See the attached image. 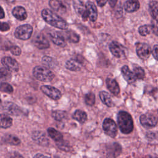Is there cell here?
Masks as SVG:
<instances>
[{"instance_id":"24","label":"cell","mask_w":158,"mask_h":158,"mask_svg":"<svg viewBox=\"0 0 158 158\" xmlns=\"http://www.w3.org/2000/svg\"><path fill=\"white\" fill-rule=\"evenodd\" d=\"M49 4L51 9L57 12H61L62 10L64 11L65 9L64 4L60 0H49Z\"/></svg>"},{"instance_id":"35","label":"cell","mask_w":158,"mask_h":158,"mask_svg":"<svg viewBox=\"0 0 158 158\" xmlns=\"http://www.w3.org/2000/svg\"><path fill=\"white\" fill-rule=\"evenodd\" d=\"M85 103L90 106H92L95 103V96L92 93H89L85 96Z\"/></svg>"},{"instance_id":"29","label":"cell","mask_w":158,"mask_h":158,"mask_svg":"<svg viewBox=\"0 0 158 158\" xmlns=\"http://www.w3.org/2000/svg\"><path fill=\"white\" fill-rule=\"evenodd\" d=\"M138 32L140 35L146 36L152 32V28L151 25H143L139 27Z\"/></svg>"},{"instance_id":"8","label":"cell","mask_w":158,"mask_h":158,"mask_svg":"<svg viewBox=\"0 0 158 158\" xmlns=\"http://www.w3.org/2000/svg\"><path fill=\"white\" fill-rule=\"evenodd\" d=\"M141 124L145 128L154 127L158 122L157 118L152 114H145L140 116L139 118Z\"/></svg>"},{"instance_id":"38","label":"cell","mask_w":158,"mask_h":158,"mask_svg":"<svg viewBox=\"0 0 158 158\" xmlns=\"http://www.w3.org/2000/svg\"><path fill=\"white\" fill-rule=\"evenodd\" d=\"M10 51L13 55L19 56L21 54V49L17 46H12L10 48Z\"/></svg>"},{"instance_id":"23","label":"cell","mask_w":158,"mask_h":158,"mask_svg":"<svg viewBox=\"0 0 158 158\" xmlns=\"http://www.w3.org/2000/svg\"><path fill=\"white\" fill-rule=\"evenodd\" d=\"M99 97L102 103H104L107 107H111L114 106V103L112 102V100L110 94L106 91H101L99 93Z\"/></svg>"},{"instance_id":"5","label":"cell","mask_w":158,"mask_h":158,"mask_svg":"<svg viewBox=\"0 0 158 158\" xmlns=\"http://www.w3.org/2000/svg\"><path fill=\"white\" fill-rule=\"evenodd\" d=\"M102 128L106 134L111 138H115L117 134V127L115 122L111 118H107L104 120Z\"/></svg>"},{"instance_id":"7","label":"cell","mask_w":158,"mask_h":158,"mask_svg":"<svg viewBox=\"0 0 158 158\" xmlns=\"http://www.w3.org/2000/svg\"><path fill=\"white\" fill-rule=\"evenodd\" d=\"M1 109L6 113L13 115H20L22 112L20 108L17 104L9 101L3 102L1 104Z\"/></svg>"},{"instance_id":"43","label":"cell","mask_w":158,"mask_h":158,"mask_svg":"<svg viewBox=\"0 0 158 158\" xmlns=\"http://www.w3.org/2000/svg\"><path fill=\"white\" fill-rule=\"evenodd\" d=\"M108 1H109V4L111 7H115L117 2V0H108Z\"/></svg>"},{"instance_id":"46","label":"cell","mask_w":158,"mask_h":158,"mask_svg":"<svg viewBox=\"0 0 158 158\" xmlns=\"http://www.w3.org/2000/svg\"><path fill=\"white\" fill-rule=\"evenodd\" d=\"M144 158H157V157H152V156H146V157Z\"/></svg>"},{"instance_id":"45","label":"cell","mask_w":158,"mask_h":158,"mask_svg":"<svg viewBox=\"0 0 158 158\" xmlns=\"http://www.w3.org/2000/svg\"><path fill=\"white\" fill-rule=\"evenodd\" d=\"M4 10H3V9L1 7V19L4 18Z\"/></svg>"},{"instance_id":"34","label":"cell","mask_w":158,"mask_h":158,"mask_svg":"<svg viewBox=\"0 0 158 158\" xmlns=\"http://www.w3.org/2000/svg\"><path fill=\"white\" fill-rule=\"evenodd\" d=\"M57 147L64 151H70V146L69 143L66 140H61L57 142Z\"/></svg>"},{"instance_id":"44","label":"cell","mask_w":158,"mask_h":158,"mask_svg":"<svg viewBox=\"0 0 158 158\" xmlns=\"http://www.w3.org/2000/svg\"><path fill=\"white\" fill-rule=\"evenodd\" d=\"M33 158H50V157H48V156H44L41 154H37Z\"/></svg>"},{"instance_id":"30","label":"cell","mask_w":158,"mask_h":158,"mask_svg":"<svg viewBox=\"0 0 158 158\" xmlns=\"http://www.w3.org/2000/svg\"><path fill=\"white\" fill-rule=\"evenodd\" d=\"M65 35L69 41L72 43H78L80 40V36L74 31L69 30L65 32Z\"/></svg>"},{"instance_id":"33","label":"cell","mask_w":158,"mask_h":158,"mask_svg":"<svg viewBox=\"0 0 158 158\" xmlns=\"http://www.w3.org/2000/svg\"><path fill=\"white\" fill-rule=\"evenodd\" d=\"M133 72L137 79H143L145 76V72L143 69L138 65L133 67Z\"/></svg>"},{"instance_id":"31","label":"cell","mask_w":158,"mask_h":158,"mask_svg":"<svg viewBox=\"0 0 158 158\" xmlns=\"http://www.w3.org/2000/svg\"><path fill=\"white\" fill-rule=\"evenodd\" d=\"M43 63L46 66L53 68L57 65V62L52 57L49 56H44L42 59Z\"/></svg>"},{"instance_id":"14","label":"cell","mask_w":158,"mask_h":158,"mask_svg":"<svg viewBox=\"0 0 158 158\" xmlns=\"http://www.w3.org/2000/svg\"><path fill=\"white\" fill-rule=\"evenodd\" d=\"M88 18L91 22H95L98 18V10L95 4L91 1H87L86 3Z\"/></svg>"},{"instance_id":"10","label":"cell","mask_w":158,"mask_h":158,"mask_svg":"<svg viewBox=\"0 0 158 158\" xmlns=\"http://www.w3.org/2000/svg\"><path fill=\"white\" fill-rule=\"evenodd\" d=\"M73 8L78 16L83 19L86 20L88 18L86 5L84 4L81 0H73Z\"/></svg>"},{"instance_id":"18","label":"cell","mask_w":158,"mask_h":158,"mask_svg":"<svg viewBox=\"0 0 158 158\" xmlns=\"http://www.w3.org/2000/svg\"><path fill=\"white\" fill-rule=\"evenodd\" d=\"M32 138L36 143L40 145L47 146L49 144V141L47 137L46 136V135L41 131H36L33 132L32 135Z\"/></svg>"},{"instance_id":"39","label":"cell","mask_w":158,"mask_h":158,"mask_svg":"<svg viewBox=\"0 0 158 158\" xmlns=\"http://www.w3.org/2000/svg\"><path fill=\"white\" fill-rule=\"evenodd\" d=\"M152 54L154 57L158 61V44H155L152 50Z\"/></svg>"},{"instance_id":"37","label":"cell","mask_w":158,"mask_h":158,"mask_svg":"<svg viewBox=\"0 0 158 158\" xmlns=\"http://www.w3.org/2000/svg\"><path fill=\"white\" fill-rule=\"evenodd\" d=\"M9 71L10 70H9L8 69H7L6 68L2 67L1 69V80H9L10 78L11 74Z\"/></svg>"},{"instance_id":"27","label":"cell","mask_w":158,"mask_h":158,"mask_svg":"<svg viewBox=\"0 0 158 158\" xmlns=\"http://www.w3.org/2000/svg\"><path fill=\"white\" fill-rule=\"evenodd\" d=\"M2 141L4 143L13 144V145H19L20 143V139L15 136L12 135H6L2 137Z\"/></svg>"},{"instance_id":"13","label":"cell","mask_w":158,"mask_h":158,"mask_svg":"<svg viewBox=\"0 0 158 158\" xmlns=\"http://www.w3.org/2000/svg\"><path fill=\"white\" fill-rule=\"evenodd\" d=\"M49 36L51 41L56 45L60 47H64L66 45L64 35L59 31H52L49 33Z\"/></svg>"},{"instance_id":"41","label":"cell","mask_w":158,"mask_h":158,"mask_svg":"<svg viewBox=\"0 0 158 158\" xmlns=\"http://www.w3.org/2000/svg\"><path fill=\"white\" fill-rule=\"evenodd\" d=\"M108 0H96L98 5L99 7H103L106 5V4L107 3Z\"/></svg>"},{"instance_id":"42","label":"cell","mask_w":158,"mask_h":158,"mask_svg":"<svg viewBox=\"0 0 158 158\" xmlns=\"http://www.w3.org/2000/svg\"><path fill=\"white\" fill-rule=\"evenodd\" d=\"M10 158H23V157L18 152H14L12 154H11Z\"/></svg>"},{"instance_id":"25","label":"cell","mask_w":158,"mask_h":158,"mask_svg":"<svg viewBox=\"0 0 158 158\" xmlns=\"http://www.w3.org/2000/svg\"><path fill=\"white\" fill-rule=\"evenodd\" d=\"M48 133L49 136L56 142L63 139L62 135L59 131L53 128H49L48 129Z\"/></svg>"},{"instance_id":"22","label":"cell","mask_w":158,"mask_h":158,"mask_svg":"<svg viewBox=\"0 0 158 158\" xmlns=\"http://www.w3.org/2000/svg\"><path fill=\"white\" fill-rule=\"evenodd\" d=\"M65 67L71 71H79L81 70V63L76 60V59H71L68 60L66 63H65Z\"/></svg>"},{"instance_id":"3","label":"cell","mask_w":158,"mask_h":158,"mask_svg":"<svg viewBox=\"0 0 158 158\" xmlns=\"http://www.w3.org/2000/svg\"><path fill=\"white\" fill-rule=\"evenodd\" d=\"M33 76L38 80L42 81H50L54 77V75L49 69L44 67L36 66L33 70Z\"/></svg>"},{"instance_id":"32","label":"cell","mask_w":158,"mask_h":158,"mask_svg":"<svg viewBox=\"0 0 158 158\" xmlns=\"http://www.w3.org/2000/svg\"><path fill=\"white\" fill-rule=\"evenodd\" d=\"M52 117L57 121H61L67 116V112L62 110H56L52 113Z\"/></svg>"},{"instance_id":"2","label":"cell","mask_w":158,"mask_h":158,"mask_svg":"<svg viewBox=\"0 0 158 158\" xmlns=\"http://www.w3.org/2000/svg\"><path fill=\"white\" fill-rule=\"evenodd\" d=\"M117 122L120 131L128 134L133 131V122L131 116L125 111H120L117 115Z\"/></svg>"},{"instance_id":"6","label":"cell","mask_w":158,"mask_h":158,"mask_svg":"<svg viewBox=\"0 0 158 158\" xmlns=\"http://www.w3.org/2000/svg\"><path fill=\"white\" fill-rule=\"evenodd\" d=\"M136 51L138 56L143 60L148 59L152 52L150 46L144 43H137L136 44Z\"/></svg>"},{"instance_id":"26","label":"cell","mask_w":158,"mask_h":158,"mask_svg":"<svg viewBox=\"0 0 158 158\" xmlns=\"http://www.w3.org/2000/svg\"><path fill=\"white\" fill-rule=\"evenodd\" d=\"M72 117L78 122L83 123L86 120L87 115L85 112L81 110H77L74 112Z\"/></svg>"},{"instance_id":"21","label":"cell","mask_w":158,"mask_h":158,"mask_svg":"<svg viewBox=\"0 0 158 158\" xmlns=\"http://www.w3.org/2000/svg\"><path fill=\"white\" fill-rule=\"evenodd\" d=\"M106 85L109 90L115 96H117L120 93V88L117 82L110 78L106 79Z\"/></svg>"},{"instance_id":"40","label":"cell","mask_w":158,"mask_h":158,"mask_svg":"<svg viewBox=\"0 0 158 158\" xmlns=\"http://www.w3.org/2000/svg\"><path fill=\"white\" fill-rule=\"evenodd\" d=\"M10 28V26L9 25L8 23H1V31H7Z\"/></svg>"},{"instance_id":"16","label":"cell","mask_w":158,"mask_h":158,"mask_svg":"<svg viewBox=\"0 0 158 158\" xmlns=\"http://www.w3.org/2000/svg\"><path fill=\"white\" fill-rule=\"evenodd\" d=\"M121 72L123 78L128 83H133L137 79L134 72L131 71L127 65L123 66L121 69Z\"/></svg>"},{"instance_id":"12","label":"cell","mask_w":158,"mask_h":158,"mask_svg":"<svg viewBox=\"0 0 158 158\" xmlns=\"http://www.w3.org/2000/svg\"><path fill=\"white\" fill-rule=\"evenodd\" d=\"M109 49L113 56L120 58L125 55L124 47L117 41H112L109 44Z\"/></svg>"},{"instance_id":"19","label":"cell","mask_w":158,"mask_h":158,"mask_svg":"<svg viewBox=\"0 0 158 158\" xmlns=\"http://www.w3.org/2000/svg\"><path fill=\"white\" fill-rule=\"evenodd\" d=\"M12 15L15 18L19 20H24L27 17V13L25 9L22 6L15 7L12 11Z\"/></svg>"},{"instance_id":"9","label":"cell","mask_w":158,"mask_h":158,"mask_svg":"<svg viewBox=\"0 0 158 158\" xmlns=\"http://www.w3.org/2000/svg\"><path fill=\"white\" fill-rule=\"evenodd\" d=\"M40 89L44 94L54 100H58L61 98L60 91L52 86L43 85L41 86Z\"/></svg>"},{"instance_id":"20","label":"cell","mask_w":158,"mask_h":158,"mask_svg":"<svg viewBox=\"0 0 158 158\" xmlns=\"http://www.w3.org/2000/svg\"><path fill=\"white\" fill-rule=\"evenodd\" d=\"M149 11L152 22H158V1H152L149 3Z\"/></svg>"},{"instance_id":"11","label":"cell","mask_w":158,"mask_h":158,"mask_svg":"<svg viewBox=\"0 0 158 158\" xmlns=\"http://www.w3.org/2000/svg\"><path fill=\"white\" fill-rule=\"evenodd\" d=\"M1 63L3 66L10 71L17 72L19 69V64L16 60L10 57H4L1 59Z\"/></svg>"},{"instance_id":"4","label":"cell","mask_w":158,"mask_h":158,"mask_svg":"<svg viewBox=\"0 0 158 158\" xmlns=\"http://www.w3.org/2000/svg\"><path fill=\"white\" fill-rule=\"evenodd\" d=\"M33 33V27L30 24H24L19 26L14 31L16 38L22 40H28Z\"/></svg>"},{"instance_id":"17","label":"cell","mask_w":158,"mask_h":158,"mask_svg":"<svg viewBox=\"0 0 158 158\" xmlns=\"http://www.w3.org/2000/svg\"><path fill=\"white\" fill-rule=\"evenodd\" d=\"M140 7L138 0H127L123 4V8L127 12L131 13L138 10Z\"/></svg>"},{"instance_id":"36","label":"cell","mask_w":158,"mask_h":158,"mask_svg":"<svg viewBox=\"0 0 158 158\" xmlns=\"http://www.w3.org/2000/svg\"><path fill=\"white\" fill-rule=\"evenodd\" d=\"M12 86L7 83L1 82V91L2 92H5L7 93H12L13 92Z\"/></svg>"},{"instance_id":"15","label":"cell","mask_w":158,"mask_h":158,"mask_svg":"<svg viewBox=\"0 0 158 158\" xmlns=\"http://www.w3.org/2000/svg\"><path fill=\"white\" fill-rule=\"evenodd\" d=\"M33 43L36 47L40 49H44L49 47V43L47 39L41 34L36 35L33 38Z\"/></svg>"},{"instance_id":"1","label":"cell","mask_w":158,"mask_h":158,"mask_svg":"<svg viewBox=\"0 0 158 158\" xmlns=\"http://www.w3.org/2000/svg\"><path fill=\"white\" fill-rule=\"evenodd\" d=\"M41 15L44 21L52 27L61 30H67L69 27L65 20L48 9H43L41 12Z\"/></svg>"},{"instance_id":"28","label":"cell","mask_w":158,"mask_h":158,"mask_svg":"<svg viewBox=\"0 0 158 158\" xmlns=\"http://www.w3.org/2000/svg\"><path fill=\"white\" fill-rule=\"evenodd\" d=\"M12 124V119L5 115L1 114V127L2 128H7L10 127Z\"/></svg>"}]
</instances>
